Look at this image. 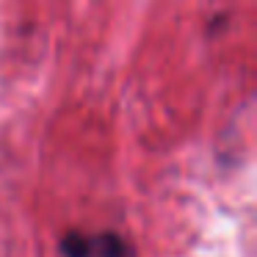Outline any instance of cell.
Returning a JSON list of instances; mask_svg holds the SVG:
<instances>
[{
	"label": "cell",
	"instance_id": "6da1fadb",
	"mask_svg": "<svg viewBox=\"0 0 257 257\" xmlns=\"http://www.w3.org/2000/svg\"><path fill=\"white\" fill-rule=\"evenodd\" d=\"M61 254L64 257H130V249L116 232H100V235L67 232L61 238Z\"/></svg>",
	"mask_w": 257,
	"mask_h": 257
}]
</instances>
